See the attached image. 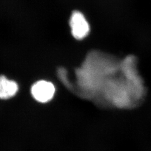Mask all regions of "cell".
Segmentation results:
<instances>
[{"label": "cell", "instance_id": "obj_3", "mask_svg": "<svg viewBox=\"0 0 151 151\" xmlns=\"http://www.w3.org/2000/svg\"><path fill=\"white\" fill-rule=\"evenodd\" d=\"M18 90L19 86L15 81L0 76V99L7 100L14 97Z\"/></svg>", "mask_w": 151, "mask_h": 151}, {"label": "cell", "instance_id": "obj_2", "mask_svg": "<svg viewBox=\"0 0 151 151\" xmlns=\"http://www.w3.org/2000/svg\"><path fill=\"white\" fill-rule=\"evenodd\" d=\"M55 87L50 82L40 80L36 82L31 88L32 97L39 103H47L54 97Z\"/></svg>", "mask_w": 151, "mask_h": 151}, {"label": "cell", "instance_id": "obj_1", "mask_svg": "<svg viewBox=\"0 0 151 151\" xmlns=\"http://www.w3.org/2000/svg\"><path fill=\"white\" fill-rule=\"evenodd\" d=\"M70 25L72 35L77 40L85 39L90 31V25L86 17L80 11L72 12L70 19Z\"/></svg>", "mask_w": 151, "mask_h": 151}]
</instances>
